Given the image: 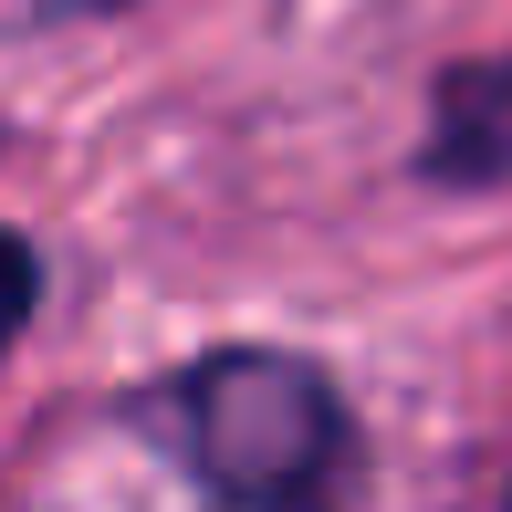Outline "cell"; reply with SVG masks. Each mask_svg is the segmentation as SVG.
Segmentation results:
<instances>
[{
    "label": "cell",
    "mask_w": 512,
    "mask_h": 512,
    "mask_svg": "<svg viewBox=\"0 0 512 512\" xmlns=\"http://www.w3.org/2000/svg\"><path fill=\"white\" fill-rule=\"evenodd\" d=\"M32 314H42V251L21 230H0V356L32 335Z\"/></svg>",
    "instance_id": "obj_3"
},
{
    "label": "cell",
    "mask_w": 512,
    "mask_h": 512,
    "mask_svg": "<svg viewBox=\"0 0 512 512\" xmlns=\"http://www.w3.org/2000/svg\"><path fill=\"white\" fill-rule=\"evenodd\" d=\"M408 168L450 199L512 189V53H460L429 74V136Z\"/></svg>",
    "instance_id": "obj_2"
},
{
    "label": "cell",
    "mask_w": 512,
    "mask_h": 512,
    "mask_svg": "<svg viewBox=\"0 0 512 512\" xmlns=\"http://www.w3.org/2000/svg\"><path fill=\"white\" fill-rule=\"evenodd\" d=\"M32 21H105V11H136V0H21Z\"/></svg>",
    "instance_id": "obj_4"
},
{
    "label": "cell",
    "mask_w": 512,
    "mask_h": 512,
    "mask_svg": "<svg viewBox=\"0 0 512 512\" xmlns=\"http://www.w3.org/2000/svg\"><path fill=\"white\" fill-rule=\"evenodd\" d=\"M136 429H157V450L220 512H324L356 450L345 387L293 345H209L136 398Z\"/></svg>",
    "instance_id": "obj_1"
},
{
    "label": "cell",
    "mask_w": 512,
    "mask_h": 512,
    "mask_svg": "<svg viewBox=\"0 0 512 512\" xmlns=\"http://www.w3.org/2000/svg\"><path fill=\"white\" fill-rule=\"evenodd\" d=\"M502 512H512V492H502Z\"/></svg>",
    "instance_id": "obj_5"
}]
</instances>
